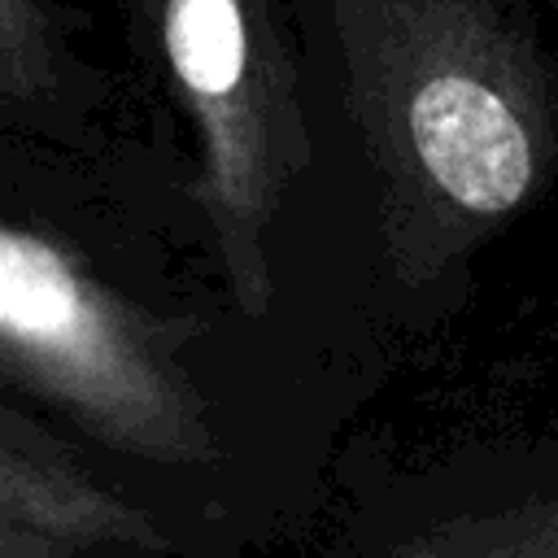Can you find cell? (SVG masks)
Here are the masks:
<instances>
[{
    "instance_id": "6da1fadb",
    "label": "cell",
    "mask_w": 558,
    "mask_h": 558,
    "mask_svg": "<svg viewBox=\"0 0 558 558\" xmlns=\"http://www.w3.org/2000/svg\"><path fill=\"white\" fill-rule=\"evenodd\" d=\"M410 135L427 174L466 209L501 214L532 183V148L510 105L462 74H440L410 105Z\"/></svg>"
},
{
    "instance_id": "7a4b0ae2",
    "label": "cell",
    "mask_w": 558,
    "mask_h": 558,
    "mask_svg": "<svg viewBox=\"0 0 558 558\" xmlns=\"http://www.w3.org/2000/svg\"><path fill=\"white\" fill-rule=\"evenodd\" d=\"M0 327L13 349L44 366L74 371L78 384L113 366L109 336L96 305L65 270V262L35 235L4 227L0 235Z\"/></svg>"
},
{
    "instance_id": "3957f363",
    "label": "cell",
    "mask_w": 558,
    "mask_h": 558,
    "mask_svg": "<svg viewBox=\"0 0 558 558\" xmlns=\"http://www.w3.org/2000/svg\"><path fill=\"white\" fill-rule=\"evenodd\" d=\"M170 61L196 96H227L244 70V22L235 0H170Z\"/></svg>"
}]
</instances>
